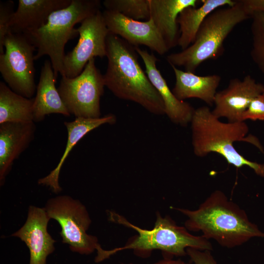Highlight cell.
Instances as JSON below:
<instances>
[{
	"label": "cell",
	"instance_id": "obj_1",
	"mask_svg": "<svg viewBox=\"0 0 264 264\" xmlns=\"http://www.w3.org/2000/svg\"><path fill=\"white\" fill-rule=\"evenodd\" d=\"M187 217L185 227L189 231L201 232L220 246L232 248L254 237L264 238L239 206L229 199L221 191H213L195 210L173 208Z\"/></svg>",
	"mask_w": 264,
	"mask_h": 264
},
{
	"label": "cell",
	"instance_id": "obj_2",
	"mask_svg": "<svg viewBox=\"0 0 264 264\" xmlns=\"http://www.w3.org/2000/svg\"><path fill=\"white\" fill-rule=\"evenodd\" d=\"M106 44L105 87L118 98L136 103L154 114H165L163 101L140 66L134 47L110 33Z\"/></svg>",
	"mask_w": 264,
	"mask_h": 264
},
{
	"label": "cell",
	"instance_id": "obj_3",
	"mask_svg": "<svg viewBox=\"0 0 264 264\" xmlns=\"http://www.w3.org/2000/svg\"><path fill=\"white\" fill-rule=\"evenodd\" d=\"M108 219L112 222L133 229L137 234L129 238L125 244L111 250L101 247L97 250L96 263L101 262L115 253L132 249L141 257H147L154 250H159L165 258L187 255L186 249L192 248L201 250H213L210 241L201 236L191 234L185 226H178L169 216L162 217L159 212L151 229H143L131 223L124 217L113 211H108Z\"/></svg>",
	"mask_w": 264,
	"mask_h": 264
},
{
	"label": "cell",
	"instance_id": "obj_4",
	"mask_svg": "<svg viewBox=\"0 0 264 264\" xmlns=\"http://www.w3.org/2000/svg\"><path fill=\"white\" fill-rule=\"evenodd\" d=\"M193 152L198 157L211 153L221 155L230 165L237 168L247 166L261 177L264 176V164L248 160L235 148V142L252 144L261 151L263 148L258 139L246 136L249 128L244 121L223 122L207 106L195 110L190 122Z\"/></svg>",
	"mask_w": 264,
	"mask_h": 264
},
{
	"label": "cell",
	"instance_id": "obj_5",
	"mask_svg": "<svg viewBox=\"0 0 264 264\" xmlns=\"http://www.w3.org/2000/svg\"><path fill=\"white\" fill-rule=\"evenodd\" d=\"M100 7L99 0H72L67 7L52 12L42 27L24 33L36 49L35 61L48 56L56 78L59 73L63 76L65 45L79 35L74 26Z\"/></svg>",
	"mask_w": 264,
	"mask_h": 264
},
{
	"label": "cell",
	"instance_id": "obj_6",
	"mask_svg": "<svg viewBox=\"0 0 264 264\" xmlns=\"http://www.w3.org/2000/svg\"><path fill=\"white\" fill-rule=\"evenodd\" d=\"M250 17L242 0L216 9L204 20L193 43L185 49L168 55L167 61L171 66H183L185 71L194 73L203 62L219 57L229 34Z\"/></svg>",
	"mask_w": 264,
	"mask_h": 264
},
{
	"label": "cell",
	"instance_id": "obj_7",
	"mask_svg": "<svg viewBox=\"0 0 264 264\" xmlns=\"http://www.w3.org/2000/svg\"><path fill=\"white\" fill-rule=\"evenodd\" d=\"M105 87L103 75L93 58L77 76H62L57 89L70 114L76 118L93 119L101 117L100 99Z\"/></svg>",
	"mask_w": 264,
	"mask_h": 264
},
{
	"label": "cell",
	"instance_id": "obj_8",
	"mask_svg": "<svg viewBox=\"0 0 264 264\" xmlns=\"http://www.w3.org/2000/svg\"><path fill=\"white\" fill-rule=\"evenodd\" d=\"M44 209L48 217L60 224L63 242L68 244L71 250L88 255L101 246L95 236L87 233L91 221L79 200L67 196H58L49 199Z\"/></svg>",
	"mask_w": 264,
	"mask_h": 264
},
{
	"label": "cell",
	"instance_id": "obj_9",
	"mask_svg": "<svg viewBox=\"0 0 264 264\" xmlns=\"http://www.w3.org/2000/svg\"><path fill=\"white\" fill-rule=\"evenodd\" d=\"M4 47V53L0 54V72L3 79L13 91L32 98L37 88L35 47L23 34L10 30L5 37Z\"/></svg>",
	"mask_w": 264,
	"mask_h": 264
},
{
	"label": "cell",
	"instance_id": "obj_10",
	"mask_svg": "<svg viewBox=\"0 0 264 264\" xmlns=\"http://www.w3.org/2000/svg\"><path fill=\"white\" fill-rule=\"evenodd\" d=\"M77 30L78 43L65 54L63 61V76L68 78L79 75L91 59L107 56L106 41L110 32L100 10L83 20Z\"/></svg>",
	"mask_w": 264,
	"mask_h": 264
},
{
	"label": "cell",
	"instance_id": "obj_11",
	"mask_svg": "<svg viewBox=\"0 0 264 264\" xmlns=\"http://www.w3.org/2000/svg\"><path fill=\"white\" fill-rule=\"evenodd\" d=\"M103 15L110 33L120 37L131 45H145L162 55L168 48L151 18L140 22L116 11L105 10Z\"/></svg>",
	"mask_w": 264,
	"mask_h": 264
},
{
	"label": "cell",
	"instance_id": "obj_12",
	"mask_svg": "<svg viewBox=\"0 0 264 264\" xmlns=\"http://www.w3.org/2000/svg\"><path fill=\"white\" fill-rule=\"evenodd\" d=\"M263 93L264 84L250 75L242 79H231L225 88L216 93L212 111L219 119L226 118L230 122L242 121V114L251 102Z\"/></svg>",
	"mask_w": 264,
	"mask_h": 264
},
{
	"label": "cell",
	"instance_id": "obj_13",
	"mask_svg": "<svg viewBox=\"0 0 264 264\" xmlns=\"http://www.w3.org/2000/svg\"><path fill=\"white\" fill-rule=\"evenodd\" d=\"M50 219L44 208L30 206L25 223L12 235L20 238L29 248V264H46V257L54 250L55 241L47 230Z\"/></svg>",
	"mask_w": 264,
	"mask_h": 264
},
{
	"label": "cell",
	"instance_id": "obj_14",
	"mask_svg": "<svg viewBox=\"0 0 264 264\" xmlns=\"http://www.w3.org/2000/svg\"><path fill=\"white\" fill-rule=\"evenodd\" d=\"M134 47L143 61L150 82L163 101L165 114L174 124L187 126L191 121L195 109L189 103L179 100L175 96L156 67L158 59L156 57L139 47Z\"/></svg>",
	"mask_w": 264,
	"mask_h": 264
},
{
	"label": "cell",
	"instance_id": "obj_15",
	"mask_svg": "<svg viewBox=\"0 0 264 264\" xmlns=\"http://www.w3.org/2000/svg\"><path fill=\"white\" fill-rule=\"evenodd\" d=\"M34 122L0 124V183L2 185L14 161L33 140Z\"/></svg>",
	"mask_w": 264,
	"mask_h": 264
},
{
	"label": "cell",
	"instance_id": "obj_16",
	"mask_svg": "<svg viewBox=\"0 0 264 264\" xmlns=\"http://www.w3.org/2000/svg\"><path fill=\"white\" fill-rule=\"evenodd\" d=\"M72 0H19L10 25L14 33L24 34L44 25L50 14L68 6Z\"/></svg>",
	"mask_w": 264,
	"mask_h": 264
},
{
	"label": "cell",
	"instance_id": "obj_17",
	"mask_svg": "<svg viewBox=\"0 0 264 264\" xmlns=\"http://www.w3.org/2000/svg\"><path fill=\"white\" fill-rule=\"evenodd\" d=\"M56 79L50 60H45L41 68L34 97V122L43 121L46 115L52 113L70 116L56 88Z\"/></svg>",
	"mask_w": 264,
	"mask_h": 264
},
{
	"label": "cell",
	"instance_id": "obj_18",
	"mask_svg": "<svg viewBox=\"0 0 264 264\" xmlns=\"http://www.w3.org/2000/svg\"><path fill=\"white\" fill-rule=\"evenodd\" d=\"M116 120L114 115L108 114L98 118H76L73 121L65 122L64 125L67 132V139L65 151L56 168L48 175L40 178L38 181V183L49 187L54 193L61 192L62 189L59 184L60 171L73 147L92 130L104 124H114Z\"/></svg>",
	"mask_w": 264,
	"mask_h": 264
},
{
	"label": "cell",
	"instance_id": "obj_19",
	"mask_svg": "<svg viewBox=\"0 0 264 264\" xmlns=\"http://www.w3.org/2000/svg\"><path fill=\"white\" fill-rule=\"evenodd\" d=\"M151 18L168 48L177 45V19L180 12L188 7H196L201 0H149Z\"/></svg>",
	"mask_w": 264,
	"mask_h": 264
},
{
	"label": "cell",
	"instance_id": "obj_20",
	"mask_svg": "<svg viewBox=\"0 0 264 264\" xmlns=\"http://www.w3.org/2000/svg\"><path fill=\"white\" fill-rule=\"evenodd\" d=\"M175 75L176 82L172 92L179 100L188 98L199 99L207 105H214L217 89L221 77L218 74L199 76L184 71L171 66Z\"/></svg>",
	"mask_w": 264,
	"mask_h": 264
},
{
	"label": "cell",
	"instance_id": "obj_21",
	"mask_svg": "<svg viewBox=\"0 0 264 264\" xmlns=\"http://www.w3.org/2000/svg\"><path fill=\"white\" fill-rule=\"evenodd\" d=\"M198 7H188L179 14L177 23L179 27L177 45L185 49L194 41L197 33L205 18L216 9L236 3L232 0H201Z\"/></svg>",
	"mask_w": 264,
	"mask_h": 264
},
{
	"label": "cell",
	"instance_id": "obj_22",
	"mask_svg": "<svg viewBox=\"0 0 264 264\" xmlns=\"http://www.w3.org/2000/svg\"><path fill=\"white\" fill-rule=\"evenodd\" d=\"M34 98H28L0 82V124L33 121Z\"/></svg>",
	"mask_w": 264,
	"mask_h": 264
},
{
	"label": "cell",
	"instance_id": "obj_23",
	"mask_svg": "<svg viewBox=\"0 0 264 264\" xmlns=\"http://www.w3.org/2000/svg\"><path fill=\"white\" fill-rule=\"evenodd\" d=\"M106 10L116 11L134 20H148L150 18L149 0H105Z\"/></svg>",
	"mask_w": 264,
	"mask_h": 264
},
{
	"label": "cell",
	"instance_id": "obj_24",
	"mask_svg": "<svg viewBox=\"0 0 264 264\" xmlns=\"http://www.w3.org/2000/svg\"><path fill=\"white\" fill-rule=\"evenodd\" d=\"M251 17L252 21L250 55L259 69L264 74V14L254 13Z\"/></svg>",
	"mask_w": 264,
	"mask_h": 264
},
{
	"label": "cell",
	"instance_id": "obj_25",
	"mask_svg": "<svg viewBox=\"0 0 264 264\" xmlns=\"http://www.w3.org/2000/svg\"><path fill=\"white\" fill-rule=\"evenodd\" d=\"M14 5L12 0L0 2V54L4 52V42L6 36L10 31V22L15 12Z\"/></svg>",
	"mask_w": 264,
	"mask_h": 264
},
{
	"label": "cell",
	"instance_id": "obj_26",
	"mask_svg": "<svg viewBox=\"0 0 264 264\" xmlns=\"http://www.w3.org/2000/svg\"><path fill=\"white\" fill-rule=\"evenodd\" d=\"M264 121V93L255 98L243 113L242 120Z\"/></svg>",
	"mask_w": 264,
	"mask_h": 264
},
{
	"label": "cell",
	"instance_id": "obj_27",
	"mask_svg": "<svg viewBox=\"0 0 264 264\" xmlns=\"http://www.w3.org/2000/svg\"><path fill=\"white\" fill-rule=\"evenodd\" d=\"M210 250H201L192 248L186 249L193 264H218Z\"/></svg>",
	"mask_w": 264,
	"mask_h": 264
},
{
	"label": "cell",
	"instance_id": "obj_28",
	"mask_svg": "<svg viewBox=\"0 0 264 264\" xmlns=\"http://www.w3.org/2000/svg\"><path fill=\"white\" fill-rule=\"evenodd\" d=\"M243 6L251 17L254 13L264 14V0H241Z\"/></svg>",
	"mask_w": 264,
	"mask_h": 264
},
{
	"label": "cell",
	"instance_id": "obj_29",
	"mask_svg": "<svg viewBox=\"0 0 264 264\" xmlns=\"http://www.w3.org/2000/svg\"><path fill=\"white\" fill-rule=\"evenodd\" d=\"M152 264H190L189 263H186L185 262L180 260H174L172 258H164L163 259L160 260L157 262H156Z\"/></svg>",
	"mask_w": 264,
	"mask_h": 264
},
{
	"label": "cell",
	"instance_id": "obj_30",
	"mask_svg": "<svg viewBox=\"0 0 264 264\" xmlns=\"http://www.w3.org/2000/svg\"></svg>",
	"mask_w": 264,
	"mask_h": 264
}]
</instances>
